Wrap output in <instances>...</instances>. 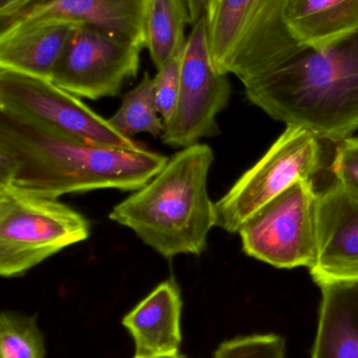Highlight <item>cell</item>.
Listing matches in <instances>:
<instances>
[{
    "label": "cell",
    "instance_id": "obj_16",
    "mask_svg": "<svg viewBox=\"0 0 358 358\" xmlns=\"http://www.w3.org/2000/svg\"><path fill=\"white\" fill-rule=\"evenodd\" d=\"M286 21L301 45L324 48L358 29V0H289Z\"/></svg>",
    "mask_w": 358,
    "mask_h": 358
},
{
    "label": "cell",
    "instance_id": "obj_5",
    "mask_svg": "<svg viewBox=\"0 0 358 358\" xmlns=\"http://www.w3.org/2000/svg\"><path fill=\"white\" fill-rule=\"evenodd\" d=\"M90 220L59 201L0 185V275L19 278L90 236Z\"/></svg>",
    "mask_w": 358,
    "mask_h": 358
},
{
    "label": "cell",
    "instance_id": "obj_11",
    "mask_svg": "<svg viewBox=\"0 0 358 358\" xmlns=\"http://www.w3.org/2000/svg\"><path fill=\"white\" fill-rule=\"evenodd\" d=\"M149 0H36L0 19V39L50 23L90 25L146 48Z\"/></svg>",
    "mask_w": 358,
    "mask_h": 358
},
{
    "label": "cell",
    "instance_id": "obj_25",
    "mask_svg": "<svg viewBox=\"0 0 358 358\" xmlns=\"http://www.w3.org/2000/svg\"><path fill=\"white\" fill-rule=\"evenodd\" d=\"M162 358H187L185 357V355H180V353H178V355H172V357H162Z\"/></svg>",
    "mask_w": 358,
    "mask_h": 358
},
{
    "label": "cell",
    "instance_id": "obj_9",
    "mask_svg": "<svg viewBox=\"0 0 358 358\" xmlns=\"http://www.w3.org/2000/svg\"><path fill=\"white\" fill-rule=\"evenodd\" d=\"M231 84L212 63L206 17L193 25L183 50L180 92L162 142L174 149L198 144L220 134L216 117L228 105Z\"/></svg>",
    "mask_w": 358,
    "mask_h": 358
},
{
    "label": "cell",
    "instance_id": "obj_1",
    "mask_svg": "<svg viewBox=\"0 0 358 358\" xmlns=\"http://www.w3.org/2000/svg\"><path fill=\"white\" fill-rule=\"evenodd\" d=\"M168 159L144 146L76 142L0 110V185L50 198L96 189L135 192Z\"/></svg>",
    "mask_w": 358,
    "mask_h": 358
},
{
    "label": "cell",
    "instance_id": "obj_19",
    "mask_svg": "<svg viewBox=\"0 0 358 358\" xmlns=\"http://www.w3.org/2000/svg\"><path fill=\"white\" fill-rule=\"evenodd\" d=\"M46 341L35 315L2 311L0 358H46Z\"/></svg>",
    "mask_w": 358,
    "mask_h": 358
},
{
    "label": "cell",
    "instance_id": "obj_4",
    "mask_svg": "<svg viewBox=\"0 0 358 358\" xmlns=\"http://www.w3.org/2000/svg\"><path fill=\"white\" fill-rule=\"evenodd\" d=\"M289 0H208V44L219 73L245 86L304 50L286 21Z\"/></svg>",
    "mask_w": 358,
    "mask_h": 358
},
{
    "label": "cell",
    "instance_id": "obj_2",
    "mask_svg": "<svg viewBox=\"0 0 358 358\" xmlns=\"http://www.w3.org/2000/svg\"><path fill=\"white\" fill-rule=\"evenodd\" d=\"M275 121L342 142L358 130V29L319 48H306L245 86Z\"/></svg>",
    "mask_w": 358,
    "mask_h": 358
},
{
    "label": "cell",
    "instance_id": "obj_22",
    "mask_svg": "<svg viewBox=\"0 0 358 358\" xmlns=\"http://www.w3.org/2000/svg\"><path fill=\"white\" fill-rule=\"evenodd\" d=\"M336 180L348 183L358 189V138H348L338 143L331 164Z\"/></svg>",
    "mask_w": 358,
    "mask_h": 358
},
{
    "label": "cell",
    "instance_id": "obj_14",
    "mask_svg": "<svg viewBox=\"0 0 358 358\" xmlns=\"http://www.w3.org/2000/svg\"><path fill=\"white\" fill-rule=\"evenodd\" d=\"M319 287V329L311 358H358V282Z\"/></svg>",
    "mask_w": 358,
    "mask_h": 358
},
{
    "label": "cell",
    "instance_id": "obj_17",
    "mask_svg": "<svg viewBox=\"0 0 358 358\" xmlns=\"http://www.w3.org/2000/svg\"><path fill=\"white\" fill-rule=\"evenodd\" d=\"M187 24L191 22L185 0H149L146 48L158 71L182 52Z\"/></svg>",
    "mask_w": 358,
    "mask_h": 358
},
{
    "label": "cell",
    "instance_id": "obj_18",
    "mask_svg": "<svg viewBox=\"0 0 358 358\" xmlns=\"http://www.w3.org/2000/svg\"><path fill=\"white\" fill-rule=\"evenodd\" d=\"M159 115L153 79L149 73H145L140 83L122 96L121 106L109 121L116 129L130 138L138 134L162 138L165 123Z\"/></svg>",
    "mask_w": 358,
    "mask_h": 358
},
{
    "label": "cell",
    "instance_id": "obj_7",
    "mask_svg": "<svg viewBox=\"0 0 358 358\" xmlns=\"http://www.w3.org/2000/svg\"><path fill=\"white\" fill-rule=\"evenodd\" d=\"M321 142L305 128L287 126L264 157L216 202V227L239 233L271 200L298 181L313 178L323 165Z\"/></svg>",
    "mask_w": 358,
    "mask_h": 358
},
{
    "label": "cell",
    "instance_id": "obj_8",
    "mask_svg": "<svg viewBox=\"0 0 358 358\" xmlns=\"http://www.w3.org/2000/svg\"><path fill=\"white\" fill-rule=\"evenodd\" d=\"M317 198L310 178L271 200L240 229L244 252L277 268H311L317 252Z\"/></svg>",
    "mask_w": 358,
    "mask_h": 358
},
{
    "label": "cell",
    "instance_id": "obj_3",
    "mask_svg": "<svg viewBox=\"0 0 358 358\" xmlns=\"http://www.w3.org/2000/svg\"><path fill=\"white\" fill-rule=\"evenodd\" d=\"M214 161L207 144L181 149L144 187L116 204L109 218L132 229L163 258L201 256L216 227V202L207 189Z\"/></svg>",
    "mask_w": 358,
    "mask_h": 358
},
{
    "label": "cell",
    "instance_id": "obj_23",
    "mask_svg": "<svg viewBox=\"0 0 358 358\" xmlns=\"http://www.w3.org/2000/svg\"><path fill=\"white\" fill-rule=\"evenodd\" d=\"M35 1L36 0H0V19L8 18Z\"/></svg>",
    "mask_w": 358,
    "mask_h": 358
},
{
    "label": "cell",
    "instance_id": "obj_21",
    "mask_svg": "<svg viewBox=\"0 0 358 358\" xmlns=\"http://www.w3.org/2000/svg\"><path fill=\"white\" fill-rule=\"evenodd\" d=\"M182 58L183 50L167 61L153 79L156 105L165 124L172 119L178 103Z\"/></svg>",
    "mask_w": 358,
    "mask_h": 358
},
{
    "label": "cell",
    "instance_id": "obj_10",
    "mask_svg": "<svg viewBox=\"0 0 358 358\" xmlns=\"http://www.w3.org/2000/svg\"><path fill=\"white\" fill-rule=\"evenodd\" d=\"M142 50L98 27L76 25L50 81L78 98L117 96L138 75Z\"/></svg>",
    "mask_w": 358,
    "mask_h": 358
},
{
    "label": "cell",
    "instance_id": "obj_24",
    "mask_svg": "<svg viewBox=\"0 0 358 358\" xmlns=\"http://www.w3.org/2000/svg\"><path fill=\"white\" fill-rule=\"evenodd\" d=\"M207 2L208 0H185L189 17H191V24H195L205 14Z\"/></svg>",
    "mask_w": 358,
    "mask_h": 358
},
{
    "label": "cell",
    "instance_id": "obj_6",
    "mask_svg": "<svg viewBox=\"0 0 358 358\" xmlns=\"http://www.w3.org/2000/svg\"><path fill=\"white\" fill-rule=\"evenodd\" d=\"M0 110L76 142L124 149L143 146L50 80L0 69Z\"/></svg>",
    "mask_w": 358,
    "mask_h": 358
},
{
    "label": "cell",
    "instance_id": "obj_15",
    "mask_svg": "<svg viewBox=\"0 0 358 358\" xmlns=\"http://www.w3.org/2000/svg\"><path fill=\"white\" fill-rule=\"evenodd\" d=\"M75 27L50 23L0 39V69L50 81Z\"/></svg>",
    "mask_w": 358,
    "mask_h": 358
},
{
    "label": "cell",
    "instance_id": "obj_13",
    "mask_svg": "<svg viewBox=\"0 0 358 358\" xmlns=\"http://www.w3.org/2000/svg\"><path fill=\"white\" fill-rule=\"evenodd\" d=\"M183 300L174 277L160 283L122 320L134 341L132 358H162L178 355L182 345Z\"/></svg>",
    "mask_w": 358,
    "mask_h": 358
},
{
    "label": "cell",
    "instance_id": "obj_12",
    "mask_svg": "<svg viewBox=\"0 0 358 358\" xmlns=\"http://www.w3.org/2000/svg\"><path fill=\"white\" fill-rule=\"evenodd\" d=\"M317 252L310 273L317 285L358 282V189L334 180L319 192Z\"/></svg>",
    "mask_w": 358,
    "mask_h": 358
},
{
    "label": "cell",
    "instance_id": "obj_20",
    "mask_svg": "<svg viewBox=\"0 0 358 358\" xmlns=\"http://www.w3.org/2000/svg\"><path fill=\"white\" fill-rule=\"evenodd\" d=\"M285 340L277 334H254L225 341L214 358H285Z\"/></svg>",
    "mask_w": 358,
    "mask_h": 358
}]
</instances>
